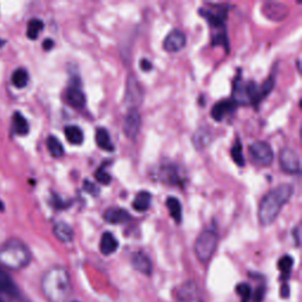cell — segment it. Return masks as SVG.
<instances>
[{
	"mask_svg": "<svg viewBox=\"0 0 302 302\" xmlns=\"http://www.w3.org/2000/svg\"><path fill=\"white\" fill-rule=\"evenodd\" d=\"M13 127H15V131L17 135L20 136L28 135L30 131V125L28 120H26L25 117L20 112H16L15 116H13Z\"/></svg>",
	"mask_w": 302,
	"mask_h": 302,
	"instance_id": "603a6c76",
	"label": "cell"
},
{
	"mask_svg": "<svg viewBox=\"0 0 302 302\" xmlns=\"http://www.w3.org/2000/svg\"><path fill=\"white\" fill-rule=\"evenodd\" d=\"M64 132H65V137L68 139V142L72 144V145H80L84 142L83 130L79 126L69 125L64 129Z\"/></svg>",
	"mask_w": 302,
	"mask_h": 302,
	"instance_id": "e0dca14e",
	"label": "cell"
},
{
	"mask_svg": "<svg viewBox=\"0 0 302 302\" xmlns=\"http://www.w3.org/2000/svg\"><path fill=\"white\" fill-rule=\"evenodd\" d=\"M0 210H4V204L0 202Z\"/></svg>",
	"mask_w": 302,
	"mask_h": 302,
	"instance_id": "d590c367",
	"label": "cell"
},
{
	"mask_svg": "<svg viewBox=\"0 0 302 302\" xmlns=\"http://www.w3.org/2000/svg\"><path fill=\"white\" fill-rule=\"evenodd\" d=\"M43 29H44V23H43L42 20L38 18L31 19L28 24V31H26L28 38L31 40H36L40 35V32L43 31Z\"/></svg>",
	"mask_w": 302,
	"mask_h": 302,
	"instance_id": "d4e9b609",
	"label": "cell"
},
{
	"mask_svg": "<svg viewBox=\"0 0 302 302\" xmlns=\"http://www.w3.org/2000/svg\"><path fill=\"white\" fill-rule=\"evenodd\" d=\"M139 65H140V69H142L143 71H150V70L153 69V65H151V63L149 62V60H146V59H142V60H140Z\"/></svg>",
	"mask_w": 302,
	"mask_h": 302,
	"instance_id": "d6a6232c",
	"label": "cell"
},
{
	"mask_svg": "<svg viewBox=\"0 0 302 302\" xmlns=\"http://www.w3.org/2000/svg\"><path fill=\"white\" fill-rule=\"evenodd\" d=\"M0 293L8 295H16L18 293L16 283L13 282L11 276L0 269Z\"/></svg>",
	"mask_w": 302,
	"mask_h": 302,
	"instance_id": "ac0fdd59",
	"label": "cell"
},
{
	"mask_svg": "<svg viewBox=\"0 0 302 302\" xmlns=\"http://www.w3.org/2000/svg\"><path fill=\"white\" fill-rule=\"evenodd\" d=\"M263 297H264V287L257 288V290L255 291L254 301L255 302H261V301H262Z\"/></svg>",
	"mask_w": 302,
	"mask_h": 302,
	"instance_id": "1f68e13d",
	"label": "cell"
},
{
	"mask_svg": "<svg viewBox=\"0 0 302 302\" xmlns=\"http://www.w3.org/2000/svg\"><path fill=\"white\" fill-rule=\"evenodd\" d=\"M0 302H4V301H2V300H0Z\"/></svg>",
	"mask_w": 302,
	"mask_h": 302,
	"instance_id": "74e56055",
	"label": "cell"
},
{
	"mask_svg": "<svg viewBox=\"0 0 302 302\" xmlns=\"http://www.w3.org/2000/svg\"><path fill=\"white\" fill-rule=\"evenodd\" d=\"M231 157H233V161L237 164L239 167H243L246 164V161H244V156H243V151H242V144L240 142H236L234 144V146L231 147Z\"/></svg>",
	"mask_w": 302,
	"mask_h": 302,
	"instance_id": "83f0119b",
	"label": "cell"
},
{
	"mask_svg": "<svg viewBox=\"0 0 302 302\" xmlns=\"http://www.w3.org/2000/svg\"><path fill=\"white\" fill-rule=\"evenodd\" d=\"M53 234H55V236L60 242L64 243L71 242L73 237H75V233H73L71 226L65 222L56 223L55 227H53Z\"/></svg>",
	"mask_w": 302,
	"mask_h": 302,
	"instance_id": "5bb4252c",
	"label": "cell"
},
{
	"mask_svg": "<svg viewBox=\"0 0 302 302\" xmlns=\"http://www.w3.org/2000/svg\"><path fill=\"white\" fill-rule=\"evenodd\" d=\"M236 293L241 296V302H249L251 296V289L248 283H240L235 288Z\"/></svg>",
	"mask_w": 302,
	"mask_h": 302,
	"instance_id": "f1b7e54d",
	"label": "cell"
},
{
	"mask_svg": "<svg viewBox=\"0 0 302 302\" xmlns=\"http://www.w3.org/2000/svg\"><path fill=\"white\" fill-rule=\"evenodd\" d=\"M187 39L186 36L180 30H173L169 35L166 37L163 42V48L167 52L175 53L182 50L186 46Z\"/></svg>",
	"mask_w": 302,
	"mask_h": 302,
	"instance_id": "ba28073f",
	"label": "cell"
},
{
	"mask_svg": "<svg viewBox=\"0 0 302 302\" xmlns=\"http://www.w3.org/2000/svg\"><path fill=\"white\" fill-rule=\"evenodd\" d=\"M104 220L110 224H120L125 223L127 221L131 220V215L129 214V211L122 208L111 207L109 209L105 210V213L103 215Z\"/></svg>",
	"mask_w": 302,
	"mask_h": 302,
	"instance_id": "30bf717a",
	"label": "cell"
},
{
	"mask_svg": "<svg viewBox=\"0 0 302 302\" xmlns=\"http://www.w3.org/2000/svg\"><path fill=\"white\" fill-rule=\"evenodd\" d=\"M196 295H197L196 283L193 282V281H188V282L184 283L183 286H181L177 297H179V300L182 302H191L193 300H195Z\"/></svg>",
	"mask_w": 302,
	"mask_h": 302,
	"instance_id": "2e32d148",
	"label": "cell"
},
{
	"mask_svg": "<svg viewBox=\"0 0 302 302\" xmlns=\"http://www.w3.org/2000/svg\"><path fill=\"white\" fill-rule=\"evenodd\" d=\"M131 263L132 267L139 273L147 275V276L153 273V263H151L149 256L144 254L143 251H137V253L132 255Z\"/></svg>",
	"mask_w": 302,
	"mask_h": 302,
	"instance_id": "7c38bea8",
	"label": "cell"
},
{
	"mask_svg": "<svg viewBox=\"0 0 302 302\" xmlns=\"http://www.w3.org/2000/svg\"><path fill=\"white\" fill-rule=\"evenodd\" d=\"M143 97V92L142 89H140V85L135 77H129L127 79V85H126V96H125V100L127 103L132 104V105H137V104L140 103Z\"/></svg>",
	"mask_w": 302,
	"mask_h": 302,
	"instance_id": "8fae6325",
	"label": "cell"
},
{
	"mask_svg": "<svg viewBox=\"0 0 302 302\" xmlns=\"http://www.w3.org/2000/svg\"><path fill=\"white\" fill-rule=\"evenodd\" d=\"M12 83L16 88L23 89L29 83V73L25 69L19 68L12 73Z\"/></svg>",
	"mask_w": 302,
	"mask_h": 302,
	"instance_id": "484cf974",
	"label": "cell"
},
{
	"mask_svg": "<svg viewBox=\"0 0 302 302\" xmlns=\"http://www.w3.org/2000/svg\"><path fill=\"white\" fill-rule=\"evenodd\" d=\"M290 291H289V287H288L287 283L282 284V287H281V296L287 298L288 296H289Z\"/></svg>",
	"mask_w": 302,
	"mask_h": 302,
	"instance_id": "836d02e7",
	"label": "cell"
},
{
	"mask_svg": "<svg viewBox=\"0 0 302 302\" xmlns=\"http://www.w3.org/2000/svg\"><path fill=\"white\" fill-rule=\"evenodd\" d=\"M84 190L88 191L91 195H98L99 194V189L95 186V183L90 182L88 180H85V182H84Z\"/></svg>",
	"mask_w": 302,
	"mask_h": 302,
	"instance_id": "4dcf8cb0",
	"label": "cell"
},
{
	"mask_svg": "<svg viewBox=\"0 0 302 302\" xmlns=\"http://www.w3.org/2000/svg\"><path fill=\"white\" fill-rule=\"evenodd\" d=\"M31 261L29 248L19 240H10L0 249V263L11 269H22Z\"/></svg>",
	"mask_w": 302,
	"mask_h": 302,
	"instance_id": "3957f363",
	"label": "cell"
},
{
	"mask_svg": "<svg viewBox=\"0 0 302 302\" xmlns=\"http://www.w3.org/2000/svg\"><path fill=\"white\" fill-rule=\"evenodd\" d=\"M150 204H151L150 193H147V191H140V193H138L136 195L135 200H133L132 208L136 211L142 213V211H146L149 209Z\"/></svg>",
	"mask_w": 302,
	"mask_h": 302,
	"instance_id": "44dd1931",
	"label": "cell"
},
{
	"mask_svg": "<svg viewBox=\"0 0 302 302\" xmlns=\"http://www.w3.org/2000/svg\"><path fill=\"white\" fill-rule=\"evenodd\" d=\"M249 154L254 162L260 164V166H269L274 160V154L270 145L267 142H262V140L251 144L249 146Z\"/></svg>",
	"mask_w": 302,
	"mask_h": 302,
	"instance_id": "5b68a950",
	"label": "cell"
},
{
	"mask_svg": "<svg viewBox=\"0 0 302 302\" xmlns=\"http://www.w3.org/2000/svg\"><path fill=\"white\" fill-rule=\"evenodd\" d=\"M4 44V42H3V40H0V45H3Z\"/></svg>",
	"mask_w": 302,
	"mask_h": 302,
	"instance_id": "8d00e7d4",
	"label": "cell"
},
{
	"mask_svg": "<svg viewBox=\"0 0 302 302\" xmlns=\"http://www.w3.org/2000/svg\"><path fill=\"white\" fill-rule=\"evenodd\" d=\"M53 45H55V43H53V40H51V39H46L45 42L43 43V48H44L45 50H51Z\"/></svg>",
	"mask_w": 302,
	"mask_h": 302,
	"instance_id": "e575fe53",
	"label": "cell"
},
{
	"mask_svg": "<svg viewBox=\"0 0 302 302\" xmlns=\"http://www.w3.org/2000/svg\"><path fill=\"white\" fill-rule=\"evenodd\" d=\"M278 163L282 171L287 174H298L300 173V159L297 154L290 147H284L280 151L278 155Z\"/></svg>",
	"mask_w": 302,
	"mask_h": 302,
	"instance_id": "8992f818",
	"label": "cell"
},
{
	"mask_svg": "<svg viewBox=\"0 0 302 302\" xmlns=\"http://www.w3.org/2000/svg\"><path fill=\"white\" fill-rule=\"evenodd\" d=\"M65 99L70 106L75 109H82L85 105V95L82 91L80 84H70V86L66 89Z\"/></svg>",
	"mask_w": 302,
	"mask_h": 302,
	"instance_id": "9c48e42d",
	"label": "cell"
},
{
	"mask_svg": "<svg viewBox=\"0 0 302 302\" xmlns=\"http://www.w3.org/2000/svg\"><path fill=\"white\" fill-rule=\"evenodd\" d=\"M140 129V115L136 107H131L124 117L123 132L127 138L133 139Z\"/></svg>",
	"mask_w": 302,
	"mask_h": 302,
	"instance_id": "52a82bcc",
	"label": "cell"
},
{
	"mask_svg": "<svg viewBox=\"0 0 302 302\" xmlns=\"http://www.w3.org/2000/svg\"><path fill=\"white\" fill-rule=\"evenodd\" d=\"M46 145H48L50 155L55 159H60L64 155V146L57 137L49 136L48 140H46Z\"/></svg>",
	"mask_w": 302,
	"mask_h": 302,
	"instance_id": "cb8c5ba5",
	"label": "cell"
},
{
	"mask_svg": "<svg viewBox=\"0 0 302 302\" xmlns=\"http://www.w3.org/2000/svg\"><path fill=\"white\" fill-rule=\"evenodd\" d=\"M96 142H97V145H98L100 149L105 151H113V149H115V145H113L111 142V137H110L107 130L104 129V127L97 129Z\"/></svg>",
	"mask_w": 302,
	"mask_h": 302,
	"instance_id": "d6986e66",
	"label": "cell"
},
{
	"mask_svg": "<svg viewBox=\"0 0 302 302\" xmlns=\"http://www.w3.org/2000/svg\"><path fill=\"white\" fill-rule=\"evenodd\" d=\"M95 176L97 181H98L99 183L104 184V186H107V184L111 183V175H110L109 173H106V170L103 169V168H100V169L96 171Z\"/></svg>",
	"mask_w": 302,
	"mask_h": 302,
	"instance_id": "f546056e",
	"label": "cell"
},
{
	"mask_svg": "<svg viewBox=\"0 0 302 302\" xmlns=\"http://www.w3.org/2000/svg\"><path fill=\"white\" fill-rule=\"evenodd\" d=\"M118 241L111 233H104L102 235V239H100L99 243V249L100 253L103 255H111L118 249Z\"/></svg>",
	"mask_w": 302,
	"mask_h": 302,
	"instance_id": "9a60e30c",
	"label": "cell"
},
{
	"mask_svg": "<svg viewBox=\"0 0 302 302\" xmlns=\"http://www.w3.org/2000/svg\"><path fill=\"white\" fill-rule=\"evenodd\" d=\"M294 194V187L290 184H281L268 191L262 197L258 207V221L263 227L270 226L277 219L284 204H286L291 195Z\"/></svg>",
	"mask_w": 302,
	"mask_h": 302,
	"instance_id": "6da1fadb",
	"label": "cell"
},
{
	"mask_svg": "<svg viewBox=\"0 0 302 302\" xmlns=\"http://www.w3.org/2000/svg\"><path fill=\"white\" fill-rule=\"evenodd\" d=\"M213 139L211 132L208 129H200L197 130L195 135H194L193 142L197 149H203V147L208 146Z\"/></svg>",
	"mask_w": 302,
	"mask_h": 302,
	"instance_id": "7402d4cb",
	"label": "cell"
},
{
	"mask_svg": "<svg viewBox=\"0 0 302 302\" xmlns=\"http://www.w3.org/2000/svg\"><path fill=\"white\" fill-rule=\"evenodd\" d=\"M293 263H294V260L289 256V255H284V256L280 258L277 266H278V269H280L281 273H282V276L284 277L289 276Z\"/></svg>",
	"mask_w": 302,
	"mask_h": 302,
	"instance_id": "4316f807",
	"label": "cell"
},
{
	"mask_svg": "<svg viewBox=\"0 0 302 302\" xmlns=\"http://www.w3.org/2000/svg\"><path fill=\"white\" fill-rule=\"evenodd\" d=\"M167 208L169 210V214L171 215L174 221L176 223H181L182 222V204L176 197H168L167 199Z\"/></svg>",
	"mask_w": 302,
	"mask_h": 302,
	"instance_id": "ffe728a7",
	"label": "cell"
},
{
	"mask_svg": "<svg viewBox=\"0 0 302 302\" xmlns=\"http://www.w3.org/2000/svg\"><path fill=\"white\" fill-rule=\"evenodd\" d=\"M217 247V235L213 229H206L196 239L194 250L201 262H208Z\"/></svg>",
	"mask_w": 302,
	"mask_h": 302,
	"instance_id": "277c9868",
	"label": "cell"
},
{
	"mask_svg": "<svg viewBox=\"0 0 302 302\" xmlns=\"http://www.w3.org/2000/svg\"><path fill=\"white\" fill-rule=\"evenodd\" d=\"M236 103L234 100H222V102L216 103L211 109V117L217 122L222 120L228 113L233 112Z\"/></svg>",
	"mask_w": 302,
	"mask_h": 302,
	"instance_id": "4fadbf2b",
	"label": "cell"
},
{
	"mask_svg": "<svg viewBox=\"0 0 302 302\" xmlns=\"http://www.w3.org/2000/svg\"><path fill=\"white\" fill-rule=\"evenodd\" d=\"M42 289L50 302H65L71 293V280L65 268H50L43 276Z\"/></svg>",
	"mask_w": 302,
	"mask_h": 302,
	"instance_id": "7a4b0ae2",
	"label": "cell"
}]
</instances>
